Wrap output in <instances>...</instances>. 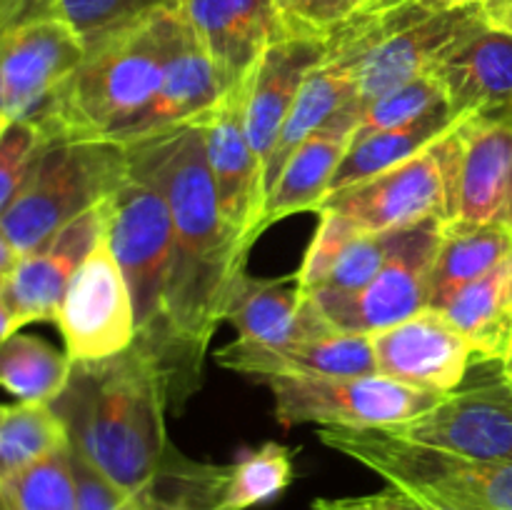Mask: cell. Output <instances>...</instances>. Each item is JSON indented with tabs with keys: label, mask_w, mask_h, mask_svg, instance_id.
<instances>
[{
	"label": "cell",
	"mask_w": 512,
	"mask_h": 510,
	"mask_svg": "<svg viewBox=\"0 0 512 510\" xmlns=\"http://www.w3.org/2000/svg\"><path fill=\"white\" fill-rule=\"evenodd\" d=\"M178 3H180V0H178Z\"/></svg>",
	"instance_id": "cell-52"
},
{
	"label": "cell",
	"mask_w": 512,
	"mask_h": 510,
	"mask_svg": "<svg viewBox=\"0 0 512 510\" xmlns=\"http://www.w3.org/2000/svg\"><path fill=\"white\" fill-rule=\"evenodd\" d=\"M113 195L70 220L30 253L20 255L3 285V295L20 325L55 320L65 290L98 240L108 233Z\"/></svg>",
	"instance_id": "cell-15"
},
{
	"label": "cell",
	"mask_w": 512,
	"mask_h": 510,
	"mask_svg": "<svg viewBox=\"0 0 512 510\" xmlns=\"http://www.w3.org/2000/svg\"><path fill=\"white\" fill-rule=\"evenodd\" d=\"M223 320L233 323L238 340L258 345H285L335 330L305 293L298 270L283 278L243 273L230 290Z\"/></svg>",
	"instance_id": "cell-21"
},
{
	"label": "cell",
	"mask_w": 512,
	"mask_h": 510,
	"mask_svg": "<svg viewBox=\"0 0 512 510\" xmlns=\"http://www.w3.org/2000/svg\"><path fill=\"white\" fill-rule=\"evenodd\" d=\"M120 510H140V508H138V505L133 503V500H130V503H128V505H123V508H120Z\"/></svg>",
	"instance_id": "cell-48"
},
{
	"label": "cell",
	"mask_w": 512,
	"mask_h": 510,
	"mask_svg": "<svg viewBox=\"0 0 512 510\" xmlns=\"http://www.w3.org/2000/svg\"><path fill=\"white\" fill-rule=\"evenodd\" d=\"M323 58V40L278 38L265 50L248 83L243 85L245 133L258 158L263 160V173L265 160L298 98L300 85L315 65L323 63Z\"/></svg>",
	"instance_id": "cell-22"
},
{
	"label": "cell",
	"mask_w": 512,
	"mask_h": 510,
	"mask_svg": "<svg viewBox=\"0 0 512 510\" xmlns=\"http://www.w3.org/2000/svg\"><path fill=\"white\" fill-rule=\"evenodd\" d=\"M20 328H23V325H20L18 315L13 313L10 303L5 300L3 290H0V343H5V340H8L10 335L18 333Z\"/></svg>",
	"instance_id": "cell-43"
},
{
	"label": "cell",
	"mask_w": 512,
	"mask_h": 510,
	"mask_svg": "<svg viewBox=\"0 0 512 510\" xmlns=\"http://www.w3.org/2000/svg\"><path fill=\"white\" fill-rule=\"evenodd\" d=\"M0 493L8 510H78L70 445H60L38 463L5 480Z\"/></svg>",
	"instance_id": "cell-33"
},
{
	"label": "cell",
	"mask_w": 512,
	"mask_h": 510,
	"mask_svg": "<svg viewBox=\"0 0 512 510\" xmlns=\"http://www.w3.org/2000/svg\"><path fill=\"white\" fill-rule=\"evenodd\" d=\"M440 313L463 333L478 363H500L503 368L512 355V253L458 290Z\"/></svg>",
	"instance_id": "cell-25"
},
{
	"label": "cell",
	"mask_w": 512,
	"mask_h": 510,
	"mask_svg": "<svg viewBox=\"0 0 512 510\" xmlns=\"http://www.w3.org/2000/svg\"><path fill=\"white\" fill-rule=\"evenodd\" d=\"M178 10L218 73L225 95L248 83L280 38L275 0H180Z\"/></svg>",
	"instance_id": "cell-18"
},
{
	"label": "cell",
	"mask_w": 512,
	"mask_h": 510,
	"mask_svg": "<svg viewBox=\"0 0 512 510\" xmlns=\"http://www.w3.org/2000/svg\"><path fill=\"white\" fill-rule=\"evenodd\" d=\"M478 20V5L453 10L415 0L363 5L325 40L323 63L345 70L355 83L353 103L340 113L360 123L363 110L380 95L433 73Z\"/></svg>",
	"instance_id": "cell-4"
},
{
	"label": "cell",
	"mask_w": 512,
	"mask_h": 510,
	"mask_svg": "<svg viewBox=\"0 0 512 510\" xmlns=\"http://www.w3.org/2000/svg\"><path fill=\"white\" fill-rule=\"evenodd\" d=\"M455 125H458V118L453 115L450 105L443 103L430 110V113H425L423 118L413 120V123L373 130V133H355L338 170H335L333 180H330L328 195L353 188L363 180L395 168L403 160L413 158L420 150L428 148L430 143L443 138Z\"/></svg>",
	"instance_id": "cell-26"
},
{
	"label": "cell",
	"mask_w": 512,
	"mask_h": 510,
	"mask_svg": "<svg viewBox=\"0 0 512 510\" xmlns=\"http://www.w3.org/2000/svg\"><path fill=\"white\" fill-rule=\"evenodd\" d=\"M73 360L38 335H10L0 343V390L15 403L53 405L68 385Z\"/></svg>",
	"instance_id": "cell-29"
},
{
	"label": "cell",
	"mask_w": 512,
	"mask_h": 510,
	"mask_svg": "<svg viewBox=\"0 0 512 510\" xmlns=\"http://www.w3.org/2000/svg\"><path fill=\"white\" fill-rule=\"evenodd\" d=\"M168 8H178V0H55V15L63 18L85 45Z\"/></svg>",
	"instance_id": "cell-35"
},
{
	"label": "cell",
	"mask_w": 512,
	"mask_h": 510,
	"mask_svg": "<svg viewBox=\"0 0 512 510\" xmlns=\"http://www.w3.org/2000/svg\"><path fill=\"white\" fill-rule=\"evenodd\" d=\"M130 175L165 195L173 218V270L165 298V340L158 368L170 405L193 393L205 350L223 320L248 250L223 218L200 123L180 125L128 145Z\"/></svg>",
	"instance_id": "cell-1"
},
{
	"label": "cell",
	"mask_w": 512,
	"mask_h": 510,
	"mask_svg": "<svg viewBox=\"0 0 512 510\" xmlns=\"http://www.w3.org/2000/svg\"><path fill=\"white\" fill-rule=\"evenodd\" d=\"M128 145L108 138H58L40 153L23 190L0 218L18 255L103 203L128 180Z\"/></svg>",
	"instance_id": "cell-6"
},
{
	"label": "cell",
	"mask_w": 512,
	"mask_h": 510,
	"mask_svg": "<svg viewBox=\"0 0 512 510\" xmlns=\"http://www.w3.org/2000/svg\"><path fill=\"white\" fill-rule=\"evenodd\" d=\"M275 418L285 428L303 423L340 428H393L415 420L445 395L410 388L383 375L343 378H268Z\"/></svg>",
	"instance_id": "cell-9"
},
{
	"label": "cell",
	"mask_w": 512,
	"mask_h": 510,
	"mask_svg": "<svg viewBox=\"0 0 512 510\" xmlns=\"http://www.w3.org/2000/svg\"><path fill=\"white\" fill-rule=\"evenodd\" d=\"M443 103H448L443 85H440V80L433 73H425L420 78L408 80V83L388 90L378 100H373L363 110V115H360L355 133H373V130L398 128V125L413 123V120L423 118L425 113H430V110Z\"/></svg>",
	"instance_id": "cell-36"
},
{
	"label": "cell",
	"mask_w": 512,
	"mask_h": 510,
	"mask_svg": "<svg viewBox=\"0 0 512 510\" xmlns=\"http://www.w3.org/2000/svg\"><path fill=\"white\" fill-rule=\"evenodd\" d=\"M223 368L268 378H343V375H378L373 338L360 333L330 330L318 338L285 345H258L233 340L215 355Z\"/></svg>",
	"instance_id": "cell-19"
},
{
	"label": "cell",
	"mask_w": 512,
	"mask_h": 510,
	"mask_svg": "<svg viewBox=\"0 0 512 510\" xmlns=\"http://www.w3.org/2000/svg\"><path fill=\"white\" fill-rule=\"evenodd\" d=\"M512 253V230L498 225L448 223L430 270L428 308L443 310L458 290L483 278Z\"/></svg>",
	"instance_id": "cell-27"
},
{
	"label": "cell",
	"mask_w": 512,
	"mask_h": 510,
	"mask_svg": "<svg viewBox=\"0 0 512 510\" xmlns=\"http://www.w3.org/2000/svg\"><path fill=\"white\" fill-rule=\"evenodd\" d=\"M18 260H20L18 250L10 245V240L5 238V233L0 230V290H3L5 280H8L10 273H13V268H15V263H18Z\"/></svg>",
	"instance_id": "cell-44"
},
{
	"label": "cell",
	"mask_w": 512,
	"mask_h": 510,
	"mask_svg": "<svg viewBox=\"0 0 512 510\" xmlns=\"http://www.w3.org/2000/svg\"><path fill=\"white\" fill-rule=\"evenodd\" d=\"M70 465H73L78 510H120L123 505L130 503L128 495H125L113 480L105 478V475L100 473L90 460H85L75 448H70Z\"/></svg>",
	"instance_id": "cell-40"
},
{
	"label": "cell",
	"mask_w": 512,
	"mask_h": 510,
	"mask_svg": "<svg viewBox=\"0 0 512 510\" xmlns=\"http://www.w3.org/2000/svg\"><path fill=\"white\" fill-rule=\"evenodd\" d=\"M225 508L250 510L275 500L288 490L295 478L293 450L280 443H265L255 450H245L233 465H228Z\"/></svg>",
	"instance_id": "cell-32"
},
{
	"label": "cell",
	"mask_w": 512,
	"mask_h": 510,
	"mask_svg": "<svg viewBox=\"0 0 512 510\" xmlns=\"http://www.w3.org/2000/svg\"><path fill=\"white\" fill-rule=\"evenodd\" d=\"M445 220H423L408 248L370 283L348 293H308L335 330L375 335L428 308L430 270Z\"/></svg>",
	"instance_id": "cell-12"
},
{
	"label": "cell",
	"mask_w": 512,
	"mask_h": 510,
	"mask_svg": "<svg viewBox=\"0 0 512 510\" xmlns=\"http://www.w3.org/2000/svg\"><path fill=\"white\" fill-rule=\"evenodd\" d=\"M85 40L58 15L18 25L0 38V125L38 123L85 58Z\"/></svg>",
	"instance_id": "cell-11"
},
{
	"label": "cell",
	"mask_w": 512,
	"mask_h": 510,
	"mask_svg": "<svg viewBox=\"0 0 512 510\" xmlns=\"http://www.w3.org/2000/svg\"><path fill=\"white\" fill-rule=\"evenodd\" d=\"M320 223L315 230L313 240H310V248L305 253L303 265L298 268L300 283H303L305 293L318 288L325 280L328 270L333 268V263L338 260L340 250L360 235V230L350 223L345 215L335 213V210H318Z\"/></svg>",
	"instance_id": "cell-39"
},
{
	"label": "cell",
	"mask_w": 512,
	"mask_h": 510,
	"mask_svg": "<svg viewBox=\"0 0 512 510\" xmlns=\"http://www.w3.org/2000/svg\"><path fill=\"white\" fill-rule=\"evenodd\" d=\"M205 138L210 175L223 218L253 248L263 230L265 180L263 160L250 145L243 123V88L228 93L198 120Z\"/></svg>",
	"instance_id": "cell-14"
},
{
	"label": "cell",
	"mask_w": 512,
	"mask_h": 510,
	"mask_svg": "<svg viewBox=\"0 0 512 510\" xmlns=\"http://www.w3.org/2000/svg\"><path fill=\"white\" fill-rule=\"evenodd\" d=\"M458 120L512 115V33L478 23L433 68Z\"/></svg>",
	"instance_id": "cell-20"
},
{
	"label": "cell",
	"mask_w": 512,
	"mask_h": 510,
	"mask_svg": "<svg viewBox=\"0 0 512 510\" xmlns=\"http://www.w3.org/2000/svg\"><path fill=\"white\" fill-rule=\"evenodd\" d=\"M180 25L168 8L88 45L83 63L38 120L58 138H108L128 143L130 130L153 103Z\"/></svg>",
	"instance_id": "cell-3"
},
{
	"label": "cell",
	"mask_w": 512,
	"mask_h": 510,
	"mask_svg": "<svg viewBox=\"0 0 512 510\" xmlns=\"http://www.w3.org/2000/svg\"><path fill=\"white\" fill-rule=\"evenodd\" d=\"M458 135L460 225H498L512 230V115H470Z\"/></svg>",
	"instance_id": "cell-17"
},
{
	"label": "cell",
	"mask_w": 512,
	"mask_h": 510,
	"mask_svg": "<svg viewBox=\"0 0 512 510\" xmlns=\"http://www.w3.org/2000/svg\"><path fill=\"white\" fill-rule=\"evenodd\" d=\"M50 140L43 125L33 120H15L0 130V218L18 198Z\"/></svg>",
	"instance_id": "cell-37"
},
{
	"label": "cell",
	"mask_w": 512,
	"mask_h": 510,
	"mask_svg": "<svg viewBox=\"0 0 512 510\" xmlns=\"http://www.w3.org/2000/svg\"><path fill=\"white\" fill-rule=\"evenodd\" d=\"M365 0H275L280 38L328 40Z\"/></svg>",
	"instance_id": "cell-38"
},
{
	"label": "cell",
	"mask_w": 512,
	"mask_h": 510,
	"mask_svg": "<svg viewBox=\"0 0 512 510\" xmlns=\"http://www.w3.org/2000/svg\"><path fill=\"white\" fill-rule=\"evenodd\" d=\"M503 375H505V378H508V380H512V355L503 363Z\"/></svg>",
	"instance_id": "cell-46"
},
{
	"label": "cell",
	"mask_w": 512,
	"mask_h": 510,
	"mask_svg": "<svg viewBox=\"0 0 512 510\" xmlns=\"http://www.w3.org/2000/svg\"><path fill=\"white\" fill-rule=\"evenodd\" d=\"M328 508L333 510H448L438 508V505H428L423 500L413 498V495L403 493V490L388 485L385 490L373 495H355V498H335L325 500Z\"/></svg>",
	"instance_id": "cell-41"
},
{
	"label": "cell",
	"mask_w": 512,
	"mask_h": 510,
	"mask_svg": "<svg viewBox=\"0 0 512 510\" xmlns=\"http://www.w3.org/2000/svg\"><path fill=\"white\" fill-rule=\"evenodd\" d=\"M390 430L465 458L512 463V380L500 375L475 388H458L428 413Z\"/></svg>",
	"instance_id": "cell-13"
},
{
	"label": "cell",
	"mask_w": 512,
	"mask_h": 510,
	"mask_svg": "<svg viewBox=\"0 0 512 510\" xmlns=\"http://www.w3.org/2000/svg\"><path fill=\"white\" fill-rule=\"evenodd\" d=\"M353 135L355 125L330 118L318 133L310 135L295 150L265 198L263 230L295 213H305V210L318 213L323 200L328 198L330 180H333Z\"/></svg>",
	"instance_id": "cell-24"
},
{
	"label": "cell",
	"mask_w": 512,
	"mask_h": 510,
	"mask_svg": "<svg viewBox=\"0 0 512 510\" xmlns=\"http://www.w3.org/2000/svg\"><path fill=\"white\" fill-rule=\"evenodd\" d=\"M370 338L378 375L430 393H455L475 360L463 333L433 308Z\"/></svg>",
	"instance_id": "cell-16"
},
{
	"label": "cell",
	"mask_w": 512,
	"mask_h": 510,
	"mask_svg": "<svg viewBox=\"0 0 512 510\" xmlns=\"http://www.w3.org/2000/svg\"><path fill=\"white\" fill-rule=\"evenodd\" d=\"M458 135L455 128L413 158L363 183L328 195L318 210L345 215L360 233H388L423 220H455Z\"/></svg>",
	"instance_id": "cell-8"
},
{
	"label": "cell",
	"mask_w": 512,
	"mask_h": 510,
	"mask_svg": "<svg viewBox=\"0 0 512 510\" xmlns=\"http://www.w3.org/2000/svg\"><path fill=\"white\" fill-rule=\"evenodd\" d=\"M355 98V83L345 70L335 68L330 63L315 65L303 80L295 98L293 108H290L288 118H285L283 128H280L278 140H275L273 150H270L268 160H265V198L273 190L275 180L283 173L285 163L293 158L295 150L305 143L313 133H318L338 110L353 103Z\"/></svg>",
	"instance_id": "cell-28"
},
{
	"label": "cell",
	"mask_w": 512,
	"mask_h": 510,
	"mask_svg": "<svg viewBox=\"0 0 512 510\" xmlns=\"http://www.w3.org/2000/svg\"><path fill=\"white\" fill-rule=\"evenodd\" d=\"M68 443L53 405L0 403V485Z\"/></svg>",
	"instance_id": "cell-31"
},
{
	"label": "cell",
	"mask_w": 512,
	"mask_h": 510,
	"mask_svg": "<svg viewBox=\"0 0 512 510\" xmlns=\"http://www.w3.org/2000/svg\"><path fill=\"white\" fill-rule=\"evenodd\" d=\"M365 3H370V0H365Z\"/></svg>",
	"instance_id": "cell-51"
},
{
	"label": "cell",
	"mask_w": 512,
	"mask_h": 510,
	"mask_svg": "<svg viewBox=\"0 0 512 510\" xmlns=\"http://www.w3.org/2000/svg\"><path fill=\"white\" fill-rule=\"evenodd\" d=\"M108 243L128 283L135 308V343L158 363L165 340V298L173 270V218L165 195L128 175L113 193Z\"/></svg>",
	"instance_id": "cell-7"
},
{
	"label": "cell",
	"mask_w": 512,
	"mask_h": 510,
	"mask_svg": "<svg viewBox=\"0 0 512 510\" xmlns=\"http://www.w3.org/2000/svg\"><path fill=\"white\" fill-rule=\"evenodd\" d=\"M0 510H8V505H5V498H3V493H0Z\"/></svg>",
	"instance_id": "cell-49"
},
{
	"label": "cell",
	"mask_w": 512,
	"mask_h": 510,
	"mask_svg": "<svg viewBox=\"0 0 512 510\" xmlns=\"http://www.w3.org/2000/svg\"><path fill=\"white\" fill-rule=\"evenodd\" d=\"M53 323L73 363L105 360L133 348L138 335L133 298L110 250L108 233L73 275Z\"/></svg>",
	"instance_id": "cell-10"
},
{
	"label": "cell",
	"mask_w": 512,
	"mask_h": 510,
	"mask_svg": "<svg viewBox=\"0 0 512 510\" xmlns=\"http://www.w3.org/2000/svg\"><path fill=\"white\" fill-rule=\"evenodd\" d=\"M228 465L190 460L170 445L153 483L135 500L140 510H228Z\"/></svg>",
	"instance_id": "cell-30"
},
{
	"label": "cell",
	"mask_w": 512,
	"mask_h": 510,
	"mask_svg": "<svg viewBox=\"0 0 512 510\" xmlns=\"http://www.w3.org/2000/svg\"><path fill=\"white\" fill-rule=\"evenodd\" d=\"M478 10L485 23L512 33V0H483Z\"/></svg>",
	"instance_id": "cell-42"
},
{
	"label": "cell",
	"mask_w": 512,
	"mask_h": 510,
	"mask_svg": "<svg viewBox=\"0 0 512 510\" xmlns=\"http://www.w3.org/2000/svg\"><path fill=\"white\" fill-rule=\"evenodd\" d=\"M223 98L225 90L220 85L213 63L195 38L188 20L180 13V25L173 48H170L168 63H165L163 83H160L153 103L148 105V110L140 115L135 128L130 130L125 145L165 133V130L180 128V125L198 123Z\"/></svg>",
	"instance_id": "cell-23"
},
{
	"label": "cell",
	"mask_w": 512,
	"mask_h": 510,
	"mask_svg": "<svg viewBox=\"0 0 512 510\" xmlns=\"http://www.w3.org/2000/svg\"><path fill=\"white\" fill-rule=\"evenodd\" d=\"M168 405V385L158 363L133 343L113 358L73 363L53 410L63 420L70 448L135 503L170 450Z\"/></svg>",
	"instance_id": "cell-2"
},
{
	"label": "cell",
	"mask_w": 512,
	"mask_h": 510,
	"mask_svg": "<svg viewBox=\"0 0 512 510\" xmlns=\"http://www.w3.org/2000/svg\"><path fill=\"white\" fill-rule=\"evenodd\" d=\"M420 225V223H418ZM418 225L388 233H360L340 250L338 260L328 270L323 283L310 293H348V290L363 288L375 278L390 260L398 258L410 240L415 238Z\"/></svg>",
	"instance_id": "cell-34"
},
{
	"label": "cell",
	"mask_w": 512,
	"mask_h": 510,
	"mask_svg": "<svg viewBox=\"0 0 512 510\" xmlns=\"http://www.w3.org/2000/svg\"><path fill=\"white\" fill-rule=\"evenodd\" d=\"M313 510H333V508H328V503H325V500H315Z\"/></svg>",
	"instance_id": "cell-47"
},
{
	"label": "cell",
	"mask_w": 512,
	"mask_h": 510,
	"mask_svg": "<svg viewBox=\"0 0 512 510\" xmlns=\"http://www.w3.org/2000/svg\"><path fill=\"white\" fill-rule=\"evenodd\" d=\"M318 438L428 505L448 510H512V463L430 448L390 428L320 425Z\"/></svg>",
	"instance_id": "cell-5"
},
{
	"label": "cell",
	"mask_w": 512,
	"mask_h": 510,
	"mask_svg": "<svg viewBox=\"0 0 512 510\" xmlns=\"http://www.w3.org/2000/svg\"><path fill=\"white\" fill-rule=\"evenodd\" d=\"M370 3H398V0H370ZM415 3H423V5H430V8H440V10H453V8H473V5H480L483 0H415Z\"/></svg>",
	"instance_id": "cell-45"
},
{
	"label": "cell",
	"mask_w": 512,
	"mask_h": 510,
	"mask_svg": "<svg viewBox=\"0 0 512 510\" xmlns=\"http://www.w3.org/2000/svg\"><path fill=\"white\" fill-rule=\"evenodd\" d=\"M0 130H3V125H0Z\"/></svg>",
	"instance_id": "cell-50"
}]
</instances>
